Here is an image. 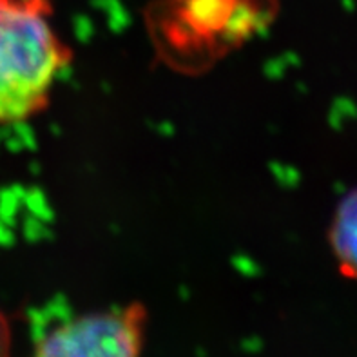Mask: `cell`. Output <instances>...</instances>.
I'll return each instance as SVG.
<instances>
[{
  "label": "cell",
  "instance_id": "cell-1",
  "mask_svg": "<svg viewBox=\"0 0 357 357\" xmlns=\"http://www.w3.org/2000/svg\"><path fill=\"white\" fill-rule=\"evenodd\" d=\"M69 59L51 0H0V122L40 113Z\"/></svg>",
  "mask_w": 357,
  "mask_h": 357
},
{
  "label": "cell",
  "instance_id": "cell-2",
  "mask_svg": "<svg viewBox=\"0 0 357 357\" xmlns=\"http://www.w3.org/2000/svg\"><path fill=\"white\" fill-rule=\"evenodd\" d=\"M144 328L142 305L84 314L47 332L33 357H140Z\"/></svg>",
  "mask_w": 357,
  "mask_h": 357
},
{
  "label": "cell",
  "instance_id": "cell-3",
  "mask_svg": "<svg viewBox=\"0 0 357 357\" xmlns=\"http://www.w3.org/2000/svg\"><path fill=\"white\" fill-rule=\"evenodd\" d=\"M331 245L340 271L357 281V189L350 190L335 208Z\"/></svg>",
  "mask_w": 357,
  "mask_h": 357
},
{
  "label": "cell",
  "instance_id": "cell-4",
  "mask_svg": "<svg viewBox=\"0 0 357 357\" xmlns=\"http://www.w3.org/2000/svg\"><path fill=\"white\" fill-rule=\"evenodd\" d=\"M11 356V331L4 314L0 312V357Z\"/></svg>",
  "mask_w": 357,
  "mask_h": 357
}]
</instances>
